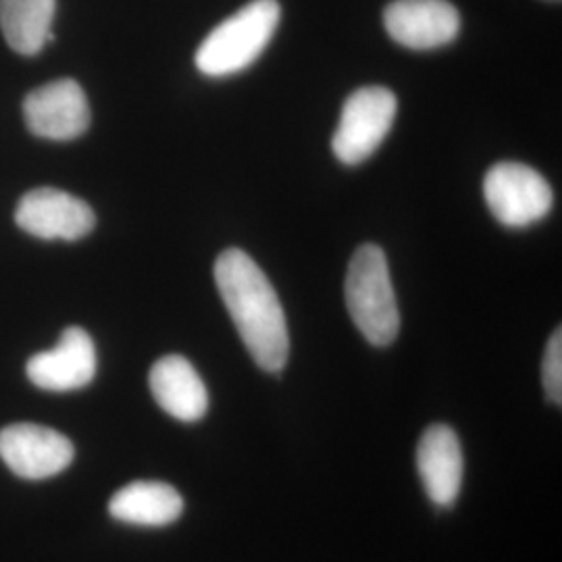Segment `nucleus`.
<instances>
[{"mask_svg":"<svg viewBox=\"0 0 562 562\" xmlns=\"http://www.w3.org/2000/svg\"><path fill=\"white\" fill-rule=\"evenodd\" d=\"M27 130L44 140L69 142L90 127V106L76 80H57L32 90L23 99Z\"/></svg>","mask_w":562,"mask_h":562,"instance_id":"7","label":"nucleus"},{"mask_svg":"<svg viewBox=\"0 0 562 562\" xmlns=\"http://www.w3.org/2000/svg\"><path fill=\"white\" fill-rule=\"evenodd\" d=\"M113 519L140 527H165L183 513L181 494L169 483L134 482L121 487L109 501Z\"/></svg>","mask_w":562,"mask_h":562,"instance_id":"13","label":"nucleus"},{"mask_svg":"<svg viewBox=\"0 0 562 562\" xmlns=\"http://www.w3.org/2000/svg\"><path fill=\"white\" fill-rule=\"evenodd\" d=\"M542 383L548 401L561 406L562 402V331L557 329L543 352Z\"/></svg>","mask_w":562,"mask_h":562,"instance_id":"15","label":"nucleus"},{"mask_svg":"<svg viewBox=\"0 0 562 562\" xmlns=\"http://www.w3.org/2000/svg\"><path fill=\"white\" fill-rule=\"evenodd\" d=\"M215 283L250 357L262 371L280 373L290 355L288 323L261 267L240 248H229L215 262Z\"/></svg>","mask_w":562,"mask_h":562,"instance_id":"1","label":"nucleus"},{"mask_svg":"<svg viewBox=\"0 0 562 562\" xmlns=\"http://www.w3.org/2000/svg\"><path fill=\"white\" fill-rule=\"evenodd\" d=\"M392 41L411 50H434L459 36L461 15L448 0H394L383 11Z\"/></svg>","mask_w":562,"mask_h":562,"instance_id":"9","label":"nucleus"},{"mask_svg":"<svg viewBox=\"0 0 562 562\" xmlns=\"http://www.w3.org/2000/svg\"><path fill=\"white\" fill-rule=\"evenodd\" d=\"M27 380L46 392H74L97 375V348L81 327L63 329L53 350L34 355L25 364Z\"/></svg>","mask_w":562,"mask_h":562,"instance_id":"10","label":"nucleus"},{"mask_svg":"<svg viewBox=\"0 0 562 562\" xmlns=\"http://www.w3.org/2000/svg\"><path fill=\"white\" fill-rule=\"evenodd\" d=\"M15 222L21 229L41 240L76 241L86 238L97 215L88 202L57 188H36L21 196Z\"/></svg>","mask_w":562,"mask_h":562,"instance_id":"8","label":"nucleus"},{"mask_svg":"<svg viewBox=\"0 0 562 562\" xmlns=\"http://www.w3.org/2000/svg\"><path fill=\"white\" fill-rule=\"evenodd\" d=\"M281 20L278 0H252L222 21L202 41L194 63L209 78H227L248 69L269 46Z\"/></svg>","mask_w":562,"mask_h":562,"instance_id":"2","label":"nucleus"},{"mask_svg":"<svg viewBox=\"0 0 562 562\" xmlns=\"http://www.w3.org/2000/svg\"><path fill=\"white\" fill-rule=\"evenodd\" d=\"M346 304L364 340L390 346L401 331V311L390 280L385 252L378 244H362L346 273Z\"/></svg>","mask_w":562,"mask_h":562,"instance_id":"3","label":"nucleus"},{"mask_svg":"<svg viewBox=\"0 0 562 562\" xmlns=\"http://www.w3.org/2000/svg\"><path fill=\"white\" fill-rule=\"evenodd\" d=\"M148 385L157 404L178 422H201L209 411L206 385L194 364L180 355H167L155 362Z\"/></svg>","mask_w":562,"mask_h":562,"instance_id":"12","label":"nucleus"},{"mask_svg":"<svg viewBox=\"0 0 562 562\" xmlns=\"http://www.w3.org/2000/svg\"><path fill=\"white\" fill-rule=\"evenodd\" d=\"M483 199L506 227H527L550 213L554 192L542 173L522 162L494 165L483 180Z\"/></svg>","mask_w":562,"mask_h":562,"instance_id":"5","label":"nucleus"},{"mask_svg":"<svg viewBox=\"0 0 562 562\" xmlns=\"http://www.w3.org/2000/svg\"><path fill=\"white\" fill-rule=\"evenodd\" d=\"M398 99L382 86H367L348 97L331 148L344 165L367 161L385 140L396 120Z\"/></svg>","mask_w":562,"mask_h":562,"instance_id":"4","label":"nucleus"},{"mask_svg":"<svg viewBox=\"0 0 562 562\" xmlns=\"http://www.w3.org/2000/svg\"><path fill=\"white\" fill-rule=\"evenodd\" d=\"M76 457L74 443L59 431L34 423L0 429V459L21 480H48L63 473Z\"/></svg>","mask_w":562,"mask_h":562,"instance_id":"6","label":"nucleus"},{"mask_svg":"<svg viewBox=\"0 0 562 562\" xmlns=\"http://www.w3.org/2000/svg\"><path fill=\"white\" fill-rule=\"evenodd\" d=\"M462 448L452 427L436 423L425 429L417 446V471L429 501L452 506L462 485Z\"/></svg>","mask_w":562,"mask_h":562,"instance_id":"11","label":"nucleus"},{"mask_svg":"<svg viewBox=\"0 0 562 562\" xmlns=\"http://www.w3.org/2000/svg\"><path fill=\"white\" fill-rule=\"evenodd\" d=\"M57 0H0V30L7 44L23 57H34L55 41L50 25Z\"/></svg>","mask_w":562,"mask_h":562,"instance_id":"14","label":"nucleus"}]
</instances>
